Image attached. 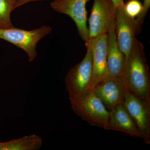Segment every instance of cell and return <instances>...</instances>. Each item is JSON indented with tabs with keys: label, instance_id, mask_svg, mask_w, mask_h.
<instances>
[{
	"label": "cell",
	"instance_id": "1",
	"mask_svg": "<svg viewBox=\"0 0 150 150\" xmlns=\"http://www.w3.org/2000/svg\"><path fill=\"white\" fill-rule=\"evenodd\" d=\"M144 47L137 39L126 60L124 77L129 91L150 103V76Z\"/></svg>",
	"mask_w": 150,
	"mask_h": 150
},
{
	"label": "cell",
	"instance_id": "2",
	"mask_svg": "<svg viewBox=\"0 0 150 150\" xmlns=\"http://www.w3.org/2000/svg\"><path fill=\"white\" fill-rule=\"evenodd\" d=\"M74 112L91 126L107 130L110 111L91 89L70 100Z\"/></svg>",
	"mask_w": 150,
	"mask_h": 150
},
{
	"label": "cell",
	"instance_id": "3",
	"mask_svg": "<svg viewBox=\"0 0 150 150\" xmlns=\"http://www.w3.org/2000/svg\"><path fill=\"white\" fill-rule=\"evenodd\" d=\"M86 46V53L83 59L70 69L65 78L66 88L70 100L91 89L92 86V40H89Z\"/></svg>",
	"mask_w": 150,
	"mask_h": 150
},
{
	"label": "cell",
	"instance_id": "4",
	"mask_svg": "<svg viewBox=\"0 0 150 150\" xmlns=\"http://www.w3.org/2000/svg\"><path fill=\"white\" fill-rule=\"evenodd\" d=\"M52 31L51 26L45 25L32 30L14 27L0 28V38L22 49L28 56L29 62H32L37 56L36 48L38 43Z\"/></svg>",
	"mask_w": 150,
	"mask_h": 150
},
{
	"label": "cell",
	"instance_id": "5",
	"mask_svg": "<svg viewBox=\"0 0 150 150\" xmlns=\"http://www.w3.org/2000/svg\"><path fill=\"white\" fill-rule=\"evenodd\" d=\"M116 8L112 0H94L88 19L89 40L115 28Z\"/></svg>",
	"mask_w": 150,
	"mask_h": 150
},
{
	"label": "cell",
	"instance_id": "6",
	"mask_svg": "<svg viewBox=\"0 0 150 150\" xmlns=\"http://www.w3.org/2000/svg\"><path fill=\"white\" fill-rule=\"evenodd\" d=\"M115 24L118 46L126 60L137 39L136 37L141 32L142 26L138 24L136 18L126 14L123 7L116 8Z\"/></svg>",
	"mask_w": 150,
	"mask_h": 150
},
{
	"label": "cell",
	"instance_id": "7",
	"mask_svg": "<svg viewBox=\"0 0 150 150\" xmlns=\"http://www.w3.org/2000/svg\"><path fill=\"white\" fill-rule=\"evenodd\" d=\"M90 0H53L51 8L54 11L70 17L75 23L79 35L85 42L88 43L89 32L87 26L86 4Z\"/></svg>",
	"mask_w": 150,
	"mask_h": 150
},
{
	"label": "cell",
	"instance_id": "8",
	"mask_svg": "<svg viewBox=\"0 0 150 150\" xmlns=\"http://www.w3.org/2000/svg\"><path fill=\"white\" fill-rule=\"evenodd\" d=\"M91 89L109 111L122 103L125 95L129 91L123 77H107L96 84Z\"/></svg>",
	"mask_w": 150,
	"mask_h": 150
},
{
	"label": "cell",
	"instance_id": "9",
	"mask_svg": "<svg viewBox=\"0 0 150 150\" xmlns=\"http://www.w3.org/2000/svg\"><path fill=\"white\" fill-rule=\"evenodd\" d=\"M122 104L129 112L147 144H150V103L142 100L130 91L126 93Z\"/></svg>",
	"mask_w": 150,
	"mask_h": 150
},
{
	"label": "cell",
	"instance_id": "10",
	"mask_svg": "<svg viewBox=\"0 0 150 150\" xmlns=\"http://www.w3.org/2000/svg\"><path fill=\"white\" fill-rule=\"evenodd\" d=\"M91 40L93 42L92 88L96 84L108 76L107 61V33L101 34L94 39Z\"/></svg>",
	"mask_w": 150,
	"mask_h": 150
},
{
	"label": "cell",
	"instance_id": "11",
	"mask_svg": "<svg viewBox=\"0 0 150 150\" xmlns=\"http://www.w3.org/2000/svg\"><path fill=\"white\" fill-rule=\"evenodd\" d=\"M107 67L108 76L123 77L126 58L118 46L115 28L107 33Z\"/></svg>",
	"mask_w": 150,
	"mask_h": 150
},
{
	"label": "cell",
	"instance_id": "12",
	"mask_svg": "<svg viewBox=\"0 0 150 150\" xmlns=\"http://www.w3.org/2000/svg\"><path fill=\"white\" fill-rule=\"evenodd\" d=\"M107 130L121 131L131 137L142 139L136 123L122 103L117 105L110 111Z\"/></svg>",
	"mask_w": 150,
	"mask_h": 150
},
{
	"label": "cell",
	"instance_id": "13",
	"mask_svg": "<svg viewBox=\"0 0 150 150\" xmlns=\"http://www.w3.org/2000/svg\"><path fill=\"white\" fill-rule=\"evenodd\" d=\"M42 144L41 137L33 134L7 142H0V150H38Z\"/></svg>",
	"mask_w": 150,
	"mask_h": 150
},
{
	"label": "cell",
	"instance_id": "14",
	"mask_svg": "<svg viewBox=\"0 0 150 150\" xmlns=\"http://www.w3.org/2000/svg\"><path fill=\"white\" fill-rule=\"evenodd\" d=\"M17 0H0V28L13 27L11 20L12 11L15 9Z\"/></svg>",
	"mask_w": 150,
	"mask_h": 150
},
{
	"label": "cell",
	"instance_id": "15",
	"mask_svg": "<svg viewBox=\"0 0 150 150\" xmlns=\"http://www.w3.org/2000/svg\"><path fill=\"white\" fill-rule=\"evenodd\" d=\"M123 9L127 15L136 18L142 13L143 4L139 0H129L124 4Z\"/></svg>",
	"mask_w": 150,
	"mask_h": 150
},
{
	"label": "cell",
	"instance_id": "16",
	"mask_svg": "<svg viewBox=\"0 0 150 150\" xmlns=\"http://www.w3.org/2000/svg\"><path fill=\"white\" fill-rule=\"evenodd\" d=\"M150 7V0H144L143 3V10L142 13L136 18V20L138 24L142 26L145 16Z\"/></svg>",
	"mask_w": 150,
	"mask_h": 150
},
{
	"label": "cell",
	"instance_id": "17",
	"mask_svg": "<svg viewBox=\"0 0 150 150\" xmlns=\"http://www.w3.org/2000/svg\"><path fill=\"white\" fill-rule=\"evenodd\" d=\"M45 1V0H17L16 4L15 6V9L31 2L37 1Z\"/></svg>",
	"mask_w": 150,
	"mask_h": 150
},
{
	"label": "cell",
	"instance_id": "18",
	"mask_svg": "<svg viewBox=\"0 0 150 150\" xmlns=\"http://www.w3.org/2000/svg\"><path fill=\"white\" fill-rule=\"evenodd\" d=\"M117 8L122 7L124 6V4L123 0H112Z\"/></svg>",
	"mask_w": 150,
	"mask_h": 150
}]
</instances>
